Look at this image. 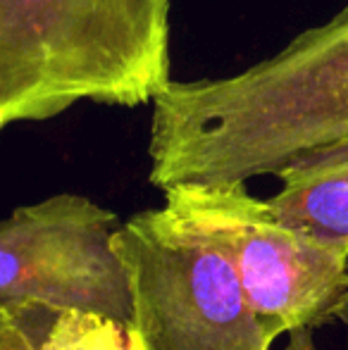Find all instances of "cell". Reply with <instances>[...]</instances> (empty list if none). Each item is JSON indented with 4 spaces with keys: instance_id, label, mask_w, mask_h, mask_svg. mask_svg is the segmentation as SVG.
<instances>
[{
    "instance_id": "obj_1",
    "label": "cell",
    "mask_w": 348,
    "mask_h": 350,
    "mask_svg": "<svg viewBox=\"0 0 348 350\" xmlns=\"http://www.w3.org/2000/svg\"><path fill=\"white\" fill-rule=\"evenodd\" d=\"M348 139V5L239 74L172 79L155 98L148 181L237 184Z\"/></svg>"
},
{
    "instance_id": "obj_2",
    "label": "cell",
    "mask_w": 348,
    "mask_h": 350,
    "mask_svg": "<svg viewBox=\"0 0 348 350\" xmlns=\"http://www.w3.org/2000/svg\"><path fill=\"white\" fill-rule=\"evenodd\" d=\"M170 17L172 0H0V126L155 103L172 83Z\"/></svg>"
},
{
    "instance_id": "obj_3",
    "label": "cell",
    "mask_w": 348,
    "mask_h": 350,
    "mask_svg": "<svg viewBox=\"0 0 348 350\" xmlns=\"http://www.w3.org/2000/svg\"><path fill=\"white\" fill-rule=\"evenodd\" d=\"M129 277V350H272L284 336L258 314L234 265L160 208L115 231Z\"/></svg>"
},
{
    "instance_id": "obj_4",
    "label": "cell",
    "mask_w": 348,
    "mask_h": 350,
    "mask_svg": "<svg viewBox=\"0 0 348 350\" xmlns=\"http://www.w3.org/2000/svg\"><path fill=\"white\" fill-rule=\"evenodd\" d=\"M163 210L224 253L251 305L282 334L348 327V255L284 224L246 181L174 184Z\"/></svg>"
},
{
    "instance_id": "obj_5",
    "label": "cell",
    "mask_w": 348,
    "mask_h": 350,
    "mask_svg": "<svg viewBox=\"0 0 348 350\" xmlns=\"http://www.w3.org/2000/svg\"><path fill=\"white\" fill-rule=\"evenodd\" d=\"M117 212L79 193L19 205L0 224V303L84 310L126 324L129 277L115 250Z\"/></svg>"
},
{
    "instance_id": "obj_6",
    "label": "cell",
    "mask_w": 348,
    "mask_h": 350,
    "mask_svg": "<svg viewBox=\"0 0 348 350\" xmlns=\"http://www.w3.org/2000/svg\"><path fill=\"white\" fill-rule=\"evenodd\" d=\"M274 176L279 191L267 198L274 215L348 255V139L303 152Z\"/></svg>"
},
{
    "instance_id": "obj_7",
    "label": "cell",
    "mask_w": 348,
    "mask_h": 350,
    "mask_svg": "<svg viewBox=\"0 0 348 350\" xmlns=\"http://www.w3.org/2000/svg\"><path fill=\"white\" fill-rule=\"evenodd\" d=\"M41 350H129L126 327L107 314L60 310Z\"/></svg>"
},
{
    "instance_id": "obj_8",
    "label": "cell",
    "mask_w": 348,
    "mask_h": 350,
    "mask_svg": "<svg viewBox=\"0 0 348 350\" xmlns=\"http://www.w3.org/2000/svg\"><path fill=\"white\" fill-rule=\"evenodd\" d=\"M57 312L41 303H0V350H41Z\"/></svg>"
},
{
    "instance_id": "obj_9",
    "label": "cell",
    "mask_w": 348,
    "mask_h": 350,
    "mask_svg": "<svg viewBox=\"0 0 348 350\" xmlns=\"http://www.w3.org/2000/svg\"><path fill=\"white\" fill-rule=\"evenodd\" d=\"M282 350H320L312 338V329H296L286 334V346Z\"/></svg>"
}]
</instances>
